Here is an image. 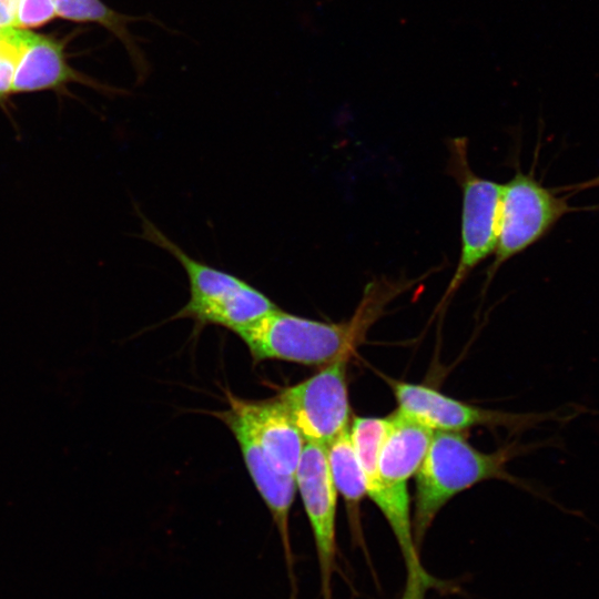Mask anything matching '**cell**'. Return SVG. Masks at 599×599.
<instances>
[{"mask_svg":"<svg viewBox=\"0 0 599 599\" xmlns=\"http://www.w3.org/2000/svg\"><path fill=\"white\" fill-rule=\"evenodd\" d=\"M427 276H374L366 283L355 312L346 321H316L277 307L235 333L255 363L277 359L323 367L349 356L386 306Z\"/></svg>","mask_w":599,"mask_h":599,"instance_id":"1","label":"cell"},{"mask_svg":"<svg viewBox=\"0 0 599 599\" xmlns=\"http://www.w3.org/2000/svg\"><path fill=\"white\" fill-rule=\"evenodd\" d=\"M141 237L171 254L184 270L190 297L173 319L190 318L197 325H219L234 333L277 308L263 292L245 280L199 261L169 238L138 211Z\"/></svg>","mask_w":599,"mask_h":599,"instance_id":"2","label":"cell"},{"mask_svg":"<svg viewBox=\"0 0 599 599\" xmlns=\"http://www.w3.org/2000/svg\"><path fill=\"white\" fill-rule=\"evenodd\" d=\"M509 450L484 453L458 432H435L415 474L413 531L419 549L439 510L457 494L487 479H507Z\"/></svg>","mask_w":599,"mask_h":599,"instance_id":"3","label":"cell"},{"mask_svg":"<svg viewBox=\"0 0 599 599\" xmlns=\"http://www.w3.org/2000/svg\"><path fill=\"white\" fill-rule=\"evenodd\" d=\"M596 186H599V176L575 184L561 195L567 186L548 187L536 179L534 171L525 173L517 167L514 176L501 184L497 241L486 286L502 264L548 235L565 215L599 210V205L578 207L569 203L577 193Z\"/></svg>","mask_w":599,"mask_h":599,"instance_id":"4","label":"cell"},{"mask_svg":"<svg viewBox=\"0 0 599 599\" xmlns=\"http://www.w3.org/2000/svg\"><path fill=\"white\" fill-rule=\"evenodd\" d=\"M447 172L461 191L460 252L455 272L438 304H445L456 294L470 273L488 256H493L498 229L501 184L477 175L468 161L465 138L448 142Z\"/></svg>","mask_w":599,"mask_h":599,"instance_id":"5","label":"cell"},{"mask_svg":"<svg viewBox=\"0 0 599 599\" xmlns=\"http://www.w3.org/2000/svg\"><path fill=\"white\" fill-rule=\"evenodd\" d=\"M387 417L353 418L349 433L359 458L366 495L387 520L406 567V583L400 599H425L429 588H445V582L430 576L422 566L409 511V495L393 491L377 474V454L386 429Z\"/></svg>","mask_w":599,"mask_h":599,"instance_id":"6","label":"cell"},{"mask_svg":"<svg viewBox=\"0 0 599 599\" xmlns=\"http://www.w3.org/2000/svg\"><path fill=\"white\" fill-rule=\"evenodd\" d=\"M347 361L348 356L341 357L276 396L305 443L326 447L349 428Z\"/></svg>","mask_w":599,"mask_h":599,"instance_id":"7","label":"cell"},{"mask_svg":"<svg viewBox=\"0 0 599 599\" xmlns=\"http://www.w3.org/2000/svg\"><path fill=\"white\" fill-rule=\"evenodd\" d=\"M295 480L313 532L321 598L333 599L332 579L333 573L337 571V489L331 475L325 446L305 443Z\"/></svg>","mask_w":599,"mask_h":599,"instance_id":"8","label":"cell"},{"mask_svg":"<svg viewBox=\"0 0 599 599\" xmlns=\"http://www.w3.org/2000/svg\"><path fill=\"white\" fill-rule=\"evenodd\" d=\"M398 409L434 432H460L475 426L525 427L545 415L484 409L449 397L425 385L387 378Z\"/></svg>","mask_w":599,"mask_h":599,"instance_id":"9","label":"cell"},{"mask_svg":"<svg viewBox=\"0 0 599 599\" xmlns=\"http://www.w3.org/2000/svg\"><path fill=\"white\" fill-rule=\"evenodd\" d=\"M70 82L82 83L106 92L113 91L72 69L68 63L61 40L28 30L14 67L12 93L62 91Z\"/></svg>","mask_w":599,"mask_h":599,"instance_id":"10","label":"cell"},{"mask_svg":"<svg viewBox=\"0 0 599 599\" xmlns=\"http://www.w3.org/2000/svg\"><path fill=\"white\" fill-rule=\"evenodd\" d=\"M434 433L399 409L387 416L376 464L377 474L387 487L408 494L407 481L417 473Z\"/></svg>","mask_w":599,"mask_h":599,"instance_id":"11","label":"cell"},{"mask_svg":"<svg viewBox=\"0 0 599 599\" xmlns=\"http://www.w3.org/2000/svg\"><path fill=\"white\" fill-rule=\"evenodd\" d=\"M276 468L295 476L305 440L281 400H245L232 394Z\"/></svg>","mask_w":599,"mask_h":599,"instance_id":"12","label":"cell"},{"mask_svg":"<svg viewBox=\"0 0 599 599\" xmlns=\"http://www.w3.org/2000/svg\"><path fill=\"white\" fill-rule=\"evenodd\" d=\"M326 456L337 493L343 496L347 506L353 540L364 547L359 505L366 495L365 477L349 428L326 446Z\"/></svg>","mask_w":599,"mask_h":599,"instance_id":"13","label":"cell"},{"mask_svg":"<svg viewBox=\"0 0 599 599\" xmlns=\"http://www.w3.org/2000/svg\"><path fill=\"white\" fill-rule=\"evenodd\" d=\"M57 16L73 22L98 23L112 32L125 47L131 57L138 78L144 79L148 73V62L140 50L134 37L128 29V23L140 18L119 13L108 7L102 0H53Z\"/></svg>","mask_w":599,"mask_h":599,"instance_id":"14","label":"cell"},{"mask_svg":"<svg viewBox=\"0 0 599 599\" xmlns=\"http://www.w3.org/2000/svg\"><path fill=\"white\" fill-rule=\"evenodd\" d=\"M28 30H0V108L10 115V97L16 62Z\"/></svg>","mask_w":599,"mask_h":599,"instance_id":"15","label":"cell"},{"mask_svg":"<svg viewBox=\"0 0 599 599\" xmlns=\"http://www.w3.org/2000/svg\"><path fill=\"white\" fill-rule=\"evenodd\" d=\"M57 16L53 0H17L14 27L31 30L52 21Z\"/></svg>","mask_w":599,"mask_h":599,"instance_id":"16","label":"cell"},{"mask_svg":"<svg viewBox=\"0 0 599 599\" xmlns=\"http://www.w3.org/2000/svg\"><path fill=\"white\" fill-rule=\"evenodd\" d=\"M17 0H0V30L14 27Z\"/></svg>","mask_w":599,"mask_h":599,"instance_id":"17","label":"cell"}]
</instances>
